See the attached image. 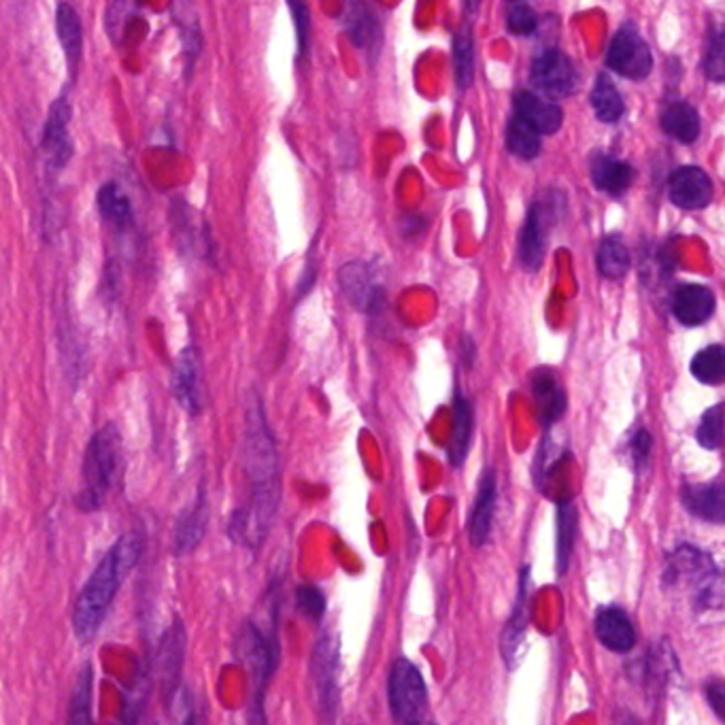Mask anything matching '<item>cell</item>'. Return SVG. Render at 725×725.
I'll use <instances>...</instances> for the list:
<instances>
[{
  "mask_svg": "<svg viewBox=\"0 0 725 725\" xmlns=\"http://www.w3.org/2000/svg\"><path fill=\"white\" fill-rule=\"evenodd\" d=\"M70 103L67 97L56 99L49 106V115L43 128V149L47 154L52 171H63L72 158V138H70Z\"/></svg>",
  "mask_w": 725,
  "mask_h": 725,
  "instance_id": "cell-14",
  "label": "cell"
},
{
  "mask_svg": "<svg viewBox=\"0 0 725 725\" xmlns=\"http://www.w3.org/2000/svg\"><path fill=\"white\" fill-rule=\"evenodd\" d=\"M239 652H241L242 661L249 672L251 681V713L253 722L258 725H264V715H262V700L267 693V686L275 672L276 654V623L273 622L269 627H262L260 623L247 622L242 625L241 636H239ZM253 724V725H256Z\"/></svg>",
  "mask_w": 725,
  "mask_h": 725,
  "instance_id": "cell-4",
  "label": "cell"
},
{
  "mask_svg": "<svg viewBox=\"0 0 725 725\" xmlns=\"http://www.w3.org/2000/svg\"><path fill=\"white\" fill-rule=\"evenodd\" d=\"M208 500L207 491L201 487L196 500L181 511L173 530V550L177 555L194 552L207 532Z\"/></svg>",
  "mask_w": 725,
  "mask_h": 725,
  "instance_id": "cell-17",
  "label": "cell"
},
{
  "mask_svg": "<svg viewBox=\"0 0 725 725\" xmlns=\"http://www.w3.org/2000/svg\"><path fill=\"white\" fill-rule=\"evenodd\" d=\"M453 69L455 83L464 92L475 79V41L471 31H457L453 35Z\"/></svg>",
  "mask_w": 725,
  "mask_h": 725,
  "instance_id": "cell-34",
  "label": "cell"
},
{
  "mask_svg": "<svg viewBox=\"0 0 725 725\" xmlns=\"http://www.w3.org/2000/svg\"><path fill=\"white\" fill-rule=\"evenodd\" d=\"M97 205H99L101 217L115 230H128L135 226L133 203L120 183H115V181L103 183L99 190V196H97Z\"/></svg>",
  "mask_w": 725,
  "mask_h": 725,
  "instance_id": "cell-26",
  "label": "cell"
},
{
  "mask_svg": "<svg viewBox=\"0 0 725 725\" xmlns=\"http://www.w3.org/2000/svg\"><path fill=\"white\" fill-rule=\"evenodd\" d=\"M201 373H203V364L199 349L194 345L185 347L174 360L171 387L177 403L190 415H199L203 411Z\"/></svg>",
  "mask_w": 725,
  "mask_h": 725,
  "instance_id": "cell-13",
  "label": "cell"
},
{
  "mask_svg": "<svg viewBox=\"0 0 725 725\" xmlns=\"http://www.w3.org/2000/svg\"><path fill=\"white\" fill-rule=\"evenodd\" d=\"M525 596H528V568L521 573V584H519L518 604L502 632V656L507 659L509 666H513V657L518 656L519 645L525 632Z\"/></svg>",
  "mask_w": 725,
  "mask_h": 725,
  "instance_id": "cell-33",
  "label": "cell"
},
{
  "mask_svg": "<svg viewBox=\"0 0 725 725\" xmlns=\"http://www.w3.org/2000/svg\"><path fill=\"white\" fill-rule=\"evenodd\" d=\"M343 31L349 41L369 56L371 63H377L383 45V24L380 11L369 2H347L341 15Z\"/></svg>",
  "mask_w": 725,
  "mask_h": 725,
  "instance_id": "cell-10",
  "label": "cell"
},
{
  "mask_svg": "<svg viewBox=\"0 0 725 725\" xmlns=\"http://www.w3.org/2000/svg\"><path fill=\"white\" fill-rule=\"evenodd\" d=\"M713 181L700 167H681L670 177L668 196L681 208H706L713 203Z\"/></svg>",
  "mask_w": 725,
  "mask_h": 725,
  "instance_id": "cell-16",
  "label": "cell"
},
{
  "mask_svg": "<svg viewBox=\"0 0 725 725\" xmlns=\"http://www.w3.org/2000/svg\"><path fill=\"white\" fill-rule=\"evenodd\" d=\"M339 283L347 301L364 313L380 311L385 305V290L377 279V271L371 262L353 260L339 271Z\"/></svg>",
  "mask_w": 725,
  "mask_h": 725,
  "instance_id": "cell-8",
  "label": "cell"
},
{
  "mask_svg": "<svg viewBox=\"0 0 725 725\" xmlns=\"http://www.w3.org/2000/svg\"><path fill=\"white\" fill-rule=\"evenodd\" d=\"M516 115L530 124L539 135H555L564 122V111L559 104L550 103L528 90L516 94Z\"/></svg>",
  "mask_w": 725,
  "mask_h": 725,
  "instance_id": "cell-19",
  "label": "cell"
},
{
  "mask_svg": "<svg viewBox=\"0 0 725 725\" xmlns=\"http://www.w3.org/2000/svg\"><path fill=\"white\" fill-rule=\"evenodd\" d=\"M494 509H496V475H494V471H487L482 477L477 500H475L471 521H468V534H471V541L475 547H482L489 539Z\"/></svg>",
  "mask_w": 725,
  "mask_h": 725,
  "instance_id": "cell-24",
  "label": "cell"
},
{
  "mask_svg": "<svg viewBox=\"0 0 725 725\" xmlns=\"http://www.w3.org/2000/svg\"><path fill=\"white\" fill-rule=\"evenodd\" d=\"M507 26L513 35L530 36L536 31L539 20L532 7H528L525 2H513L507 11Z\"/></svg>",
  "mask_w": 725,
  "mask_h": 725,
  "instance_id": "cell-41",
  "label": "cell"
},
{
  "mask_svg": "<svg viewBox=\"0 0 725 725\" xmlns=\"http://www.w3.org/2000/svg\"><path fill=\"white\" fill-rule=\"evenodd\" d=\"M607 67L634 81L645 79L654 69L652 49L634 24L622 26L613 38L607 54Z\"/></svg>",
  "mask_w": 725,
  "mask_h": 725,
  "instance_id": "cell-7",
  "label": "cell"
},
{
  "mask_svg": "<svg viewBox=\"0 0 725 725\" xmlns=\"http://www.w3.org/2000/svg\"><path fill=\"white\" fill-rule=\"evenodd\" d=\"M473 428H475V414L468 398L462 394V389H455L453 398V430H451L450 462L453 468H460L471 450L473 441Z\"/></svg>",
  "mask_w": 725,
  "mask_h": 725,
  "instance_id": "cell-22",
  "label": "cell"
},
{
  "mask_svg": "<svg viewBox=\"0 0 725 725\" xmlns=\"http://www.w3.org/2000/svg\"><path fill=\"white\" fill-rule=\"evenodd\" d=\"M634 177H636L634 169L623 160L611 158L607 154H596L591 158V179H593L596 188L611 196L625 194L630 190Z\"/></svg>",
  "mask_w": 725,
  "mask_h": 725,
  "instance_id": "cell-23",
  "label": "cell"
},
{
  "mask_svg": "<svg viewBox=\"0 0 725 725\" xmlns=\"http://www.w3.org/2000/svg\"><path fill=\"white\" fill-rule=\"evenodd\" d=\"M532 394L539 407V417L545 426H553L562 415L566 414V394L555 380V373L550 371L534 373Z\"/></svg>",
  "mask_w": 725,
  "mask_h": 725,
  "instance_id": "cell-27",
  "label": "cell"
},
{
  "mask_svg": "<svg viewBox=\"0 0 725 725\" xmlns=\"http://www.w3.org/2000/svg\"><path fill=\"white\" fill-rule=\"evenodd\" d=\"M242 468L249 482V505L235 511L230 519V539L249 550H258L275 518L279 507V451L258 394H251L245 432H242Z\"/></svg>",
  "mask_w": 725,
  "mask_h": 725,
  "instance_id": "cell-1",
  "label": "cell"
},
{
  "mask_svg": "<svg viewBox=\"0 0 725 725\" xmlns=\"http://www.w3.org/2000/svg\"><path fill=\"white\" fill-rule=\"evenodd\" d=\"M507 147L521 160H532L541 151V135L513 113V117L507 126Z\"/></svg>",
  "mask_w": 725,
  "mask_h": 725,
  "instance_id": "cell-36",
  "label": "cell"
},
{
  "mask_svg": "<svg viewBox=\"0 0 725 725\" xmlns=\"http://www.w3.org/2000/svg\"><path fill=\"white\" fill-rule=\"evenodd\" d=\"M661 128L668 137L681 143H693L700 137V115L695 106L686 101L666 104L661 111Z\"/></svg>",
  "mask_w": 725,
  "mask_h": 725,
  "instance_id": "cell-29",
  "label": "cell"
},
{
  "mask_svg": "<svg viewBox=\"0 0 725 725\" xmlns=\"http://www.w3.org/2000/svg\"><path fill=\"white\" fill-rule=\"evenodd\" d=\"M632 450H634V457H636V462H638L641 466L647 464V460H649V455H652V450H654V439H652V434H649L647 430H638L636 437H634V441H632Z\"/></svg>",
  "mask_w": 725,
  "mask_h": 725,
  "instance_id": "cell-44",
  "label": "cell"
},
{
  "mask_svg": "<svg viewBox=\"0 0 725 725\" xmlns=\"http://www.w3.org/2000/svg\"><path fill=\"white\" fill-rule=\"evenodd\" d=\"M691 375L706 385L725 383V347L709 345L700 349L691 360Z\"/></svg>",
  "mask_w": 725,
  "mask_h": 725,
  "instance_id": "cell-35",
  "label": "cell"
},
{
  "mask_svg": "<svg viewBox=\"0 0 725 725\" xmlns=\"http://www.w3.org/2000/svg\"><path fill=\"white\" fill-rule=\"evenodd\" d=\"M313 693L317 700V709L321 720L328 725L335 724L341 702V638L335 630H324L313 647L311 664Z\"/></svg>",
  "mask_w": 725,
  "mask_h": 725,
  "instance_id": "cell-5",
  "label": "cell"
},
{
  "mask_svg": "<svg viewBox=\"0 0 725 725\" xmlns=\"http://www.w3.org/2000/svg\"><path fill=\"white\" fill-rule=\"evenodd\" d=\"M417 725H432V724H423V722H421V724H417Z\"/></svg>",
  "mask_w": 725,
  "mask_h": 725,
  "instance_id": "cell-46",
  "label": "cell"
},
{
  "mask_svg": "<svg viewBox=\"0 0 725 725\" xmlns=\"http://www.w3.org/2000/svg\"><path fill=\"white\" fill-rule=\"evenodd\" d=\"M555 552H557V573L564 575L570 557H573V547H575V536H577V509L573 500H562L557 505V525H555Z\"/></svg>",
  "mask_w": 725,
  "mask_h": 725,
  "instance_id": "cell-30",
  "label": "cell"
},
{
  "mask_svg": "<svg viewBox=\"0 0 725 725\" xmlns=\"http://www.w3.org/2000/svg\"><path fill=\"white\" fill-rule=\"evenodd\" d=\"M681 500L691 516L711 523H725V484L686 485Z\"/></svg>",
  "mask_w": 725,
  "mask_h": 725,
  "instance_id": "cell-21",
  "label": "cell"
},
{
  "mask_svg": "<svg viewBox=\"0 0 725 725\" xmlns=\"http://www.w3.org/2000/svg\"><path fill=\"white\" fill-rule=\"evenodd\" d=\"M717 307L715 294L706 285H681L672 296V313L683 326L706 324Z\"/></svg>",
  "mask_w": 725,
  "mask_h": 725,
  "instance_id": "cell-18",
  "label": "cell"
},
{
  "mask_svg": "<svg viewBox=\"0 0 725 725\" xmlns=\"http://www.w3.org/2000/svg\"><path fill=\"white\" fill-rule=\"evenodd\" d=\"M140 553L143 536L137 532L124 534L106 552L90 579L86 581L72 611V630L81 643H90L103 627L120 586L126 575L137 566Z\"/></svg>",
  "mask_w": 725,
  "mask_h": 725,
  "instance_id": "cell-2",
  "label": "cell"
},
{
  "mask_svg": "<svg viewBox=\"0 0 725 725\" xmlns=\"http://www.w3.org/2000/svg\"><path fill=\"white\" fill-rule=\"evenodd\" d=\"M704 75L711 81L725 83V31H717L709 36L706 56H704Z\"/></svg>",
  "mask_w": 725,
  "mask_h": 725,
  "instance_id": "cell-39",
  "label": "cell"
},
{
  "mask_svg": "<svg viewBox=\"0 0 725 725\" xmlns=\"http://www.w3.org/2000/svg\"><path fill=\"white\" fill-rule=\"evenodd\" d=\"M173 18L177 26H179V33H181L185 70H192L196 65V60H199V56H201V52H203V43H205L199 13H196L194 4L177 2V4H173Z\"/></svg>",
  "mask_w": 725,
  "mask_h": 725,
  "instance_id": "cell-28",
  "label": "cell"
},
{
  "mask_svg": "<svg viewBox=\"0 0 725 725\" xmlns=\"http://www.w3.org/2000/svg\"><path fill=\"white\" fill-rule=\"evenodd\" d=\"M698 443L704 450L715 451L724 445L725 439V405H715L702 415L698 426Z\"/></svg>",
  "mask_w": 725,
  "mask_h": 725,
  "instance_id": "cell-38",
  "label": "cell"
},
{
  "mask_svg": "<svg viewBox=\"0 0 725 725\" xmlns=\"http://www.w3.org/2000/svg\"><path fill=\"white\" fill-rule=\"evenodd\" d=\"M666 575L670 584H691L702 600H709L715 589L713 586L717 579V568L706 553L693 547H681L679 552L672 553Z\"/></svg>",
  "mask_w": 725,
  "mask_h": 725,
  "instance_id": "cell-12",
  "label": "cell"
},
{
  "mask_svg": "<svg viewBox=\"0 0 725 725\" xmlns=\"http://www.w3.org/2000/svg\"><path fill=\"white\" fill-rule=\"evenodd\" d=\"M550 194V201H539L530 208V215L519 235V260L528 271H539L545 260L547 249V233L555 219V203Z\"/></svg>",
  "mask_w": 725,
  "mask_h": 725,
  "instance_id": "cell-9",
  "label": "cell"
},
{
  "mask_svg": "<svg viewBox=\"0 0 725 725\" xmlns=\"http://www.w3.org/2000/svg\"><path fill=\"white\" fill-rule=\"evenodd\" d=\"M92 698H94V672L92 664L86 661L77 683L70 691L69 725H94L92 720Z\"/></svg>",
  "mask_w": 725,
  "mask_h": 725,
  "instance_id": "cell-31",
  "label": "cell"
},
{
  "mask_svg": "<svg viewBox=\"0 0 725 725\" xmlns=\"http://www.w3.org/2000/svg\"><path fill=\"white\" fill-rule=\"evenodd\" d=\"M287 9L294 18V29H296V43H298V56H307L311 49V11L305 2L290 0Z\"/></svg>",
  "mask_w": 725,
  "mask_h": 725,
  "instance_id": "cell-40",
  "label": "cell"
},
{
  "mask_svg": "<svg viewBox=\"0 0 725 725\" xmlns=\"http://www.w3.org/2000/svg\"><path fill=\"white\" fill-rule=\"evenodd\" d=\"M296 607L303 615L319 622L326 615V596L315 586H301L296 591Z\"/></svg>",
  "mask_w": 725,
  "mask_h": 725,
  "instance_id": "cell-42",
  "label": "cell"
},
{
  "mask_svg": "<svg viewBox=\"0 0 725 725\" xmlns=\"http://www.w3.org/2000/svg\"><path fill=\"white\" fill-rule=\"evenodd\" d=\"M185 664V627L183 623L174 622L160 641L158 656H156V675L160 688L167 698L173 702L181 686V672Z\"/></svg>",
  "mask_w": 725,
  "mask_h": 725,
  "instance_id": "cell-15",
  "label": "cell"
},
{
  "mask_svg": "<svg viewBox=\"0 0 725 725\" xmlns=\"http://www.w3.org/2000/svg\"><path fill=\"white\" fill-rule=\"evenodd\" d=\"M704 695L713 709V713L725 724V683L724 681H709L704 686Z\"/></svg>",
  "mask_w": 725,
  "mask_h": 725,
  "instance_id": "cell-43",
  "label": "cell"
},
{
  "mask_svg": "<svg viewBox=\"0 0 725 725\" xmlns=\"http://www.w3.org/2000/svg\"><path fill=\"white\" fill-rule=\"evenodd\" d=\"M630 251L620 237H609L598 249V271L607 279H622L630 271Z\"/></svg>",
  "mask_w": 725,
  "mask_h": 725,
  "instance_id": "cell-37",
  "label": "cell"
},
{
  "mask_svg": "<svg viewBox=\"0 0 725 725\" xmlns=\"http://www.w3.org/2000/svg\"><path fill=\"white\" fill-rule=\"evenodd\" d=\"M387 698L392 715L405 725L421 724L426 704H428V690L426 681L414 661L398 657L389 668L387 679Z\"/></svg>",
  "mask_w": 725,
  "mask_h": 725,
  "instance_id": "cell-6",
  "label": "cell"
},
{
  "mask_svg": "<svg viewBox=\"0 0 725 725\" xmlns=\"http://www.w3.org/2000/svg\"><path fill=\"white\" fill-rule=\"evenodd\" d=\"M596 634L598 641L615 654H627L636 645V630L630 618L618 607L602 609L596 618Z\"/></svg>",
  "mask_w": 725,
  "mask_h": 725,
  "instance_id": "cell-20",
  "label": "cell"
},
{
  "mask_svg": "<svg viewBox=\"0 0 725 725\" xmlns=\"http://www.w3.org/2000/svg\"><path fill=\"white\" fill-rule=\"evenodd\" d=\"M122 466V434L117 426L106 423L88 443L81 466V489L77 507L86 513L99 511L113 489Z\"/></svg>",
  "mask_w": 725,
  "mask_h": 725,
  "instance_id": "cell-3",
  "label": "cell"
},
{
  "mask_svg": "<svg viewBox=\"0 0 725 725\" xmlns=\"http://www.w3.org/2000/svg\"><path fill=\"white\" fill-rule=\"evenodd\" d=\"M462 358H464V362L471 366L473 364V358H475V349H473V341H471V337H464V341H462Z\"/></svg>",
  "mask_w": 725,
  "mask_h": 725,
  "instance_id": "cell-45",
  "label": "cell"
},
{
  "mask_svg": "<svg viewBox=\"0 0 725 725\" xmlns=\"http://www.w3.org/2000/svg\"><path fill=\"white\" fill-rule=\"evenodd\" d=\"M56 33L67 58V67L75 75L83 52V29L77 9L69 2H60L56 7Z\"/></svg>",
  "mask_w": 725,
  "mask_h": 725,
  "instance_id": "cell-25",
  "label": "cell"
},
{
  "mask_svg": "<svg viewBox=\"0 0 725 725\" xmlns=\"http://www.w3.org/2000/svg\"><path fill=\"white\" fill-rule=\"evenodd\" d=\"M591 106L600 122L613 124L625 113L622 94L618 92L615 83L607 75H598L593 90H591Z\"/></svg>",
  "mask_w": 725,
  "mask_h": 725,
  "instance_id": "cell-32",
  "label": "cell"
},
{
  "mask_svg": "<svg viewBox=\"0 0 725 725\" xmlns=\"http://www.w3.org/2000/svg\"><path fill=\"white\" fill-rule=\"evenodd\" d=\"M577 69L559 49H545L532 60V81L545 94L564 99L577 90Z\"/></svg>",
  "mask_w": 725,
  "mask_h": 725,
  "instance_id": "cell-11",
  "label": "cell"
}]
</instances>
